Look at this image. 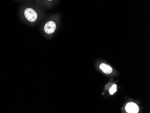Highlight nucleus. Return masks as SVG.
<instances>
[{
  "mask_svg": "<svg viewBox=\"0 0 150 113\" xmlns=\"http://www.w3.org/2000/svg\"><path fill=\"white\" fill-rule=\"evenodd\" d=\"M125 110L127 113H137L139 111V106L134 103H128L125 106Z\"/></svg>",
  "mask_w": 150,
  "mask_h": 113,
  "instance_id": "3",
  "label": "nucleus"
},
{
  "mask_svg": "<svg viewBox=\"0 0 150 113\" xmlns=\"http://www.w3.org/2000/svg\"><path fill=\"white\" fill-rule=\"evenodd\" d=\"M99 68L105 74L108 75L112 72L113 70L112 67L105 63H102L99 66Z\"/></svg>",
  "mask_w": 150,
  "mask_h": 113,
  "instance_id": "4",
  "label": "nucleus"
},
{
  "mask_svg": "<svg viewBox=\"0 0 150 113\" xmlns=\"http://www.w3.org/2000/svg\"><path fill=\"white\" fill-rule=\"evenodd\" d=\"M47 1H52V0H47Z\"/></svg>",
  "mask_w": 150,
  "mask_h": 113,
  "instance_id": "6",
  "label": "nucleus"
},
{
  "mask_svg": "<svg viewBox=\"0 0 150 113\" xmlns=\"http://www.w3.org/2000/svg\"><path fill=\"white\" fill-rule=\"evenodd\" d=\"M24 14L26 19L31 22L36 21L38 18L37 13L32 8H28L25 9Z\"/></svg>",
  "mask_w": 150,
  "mask_h": 113,
  "instance_id": "1",
  "label": "nucleus"
},
{
  "mask_svg": "<svg viewBox=\"0 0 150 113\" xmlns=\"http://www.w3.org/2000/svg\"><path fill=\"white\" fill-rule=\"evenodd\" d=\"M116 92H117V85L113 84L109 90V92H110V94L112 95Z\"/></svg>",
  "mask_w": 150,
  "mask_h": 113,
  "instance_id": "5",
  "label": "nucleus"
},
{
  "mask_svg": "<svg viewBox=\"0 0 150 113\" xmlns=\"http://www.w3.org/2000/svg\"><path fill=\"white\" fill-rule=\"evenodd\" d=\"M56 28V24L54 22L50 21L46 23L44 26L45 32L48 34H52L55 32Z\"/></svg>",
  "mask_w": 150,
  "mask_h": 113,
  "instance_id": "2",
  "label": "nucleus"
}]
</instances>
